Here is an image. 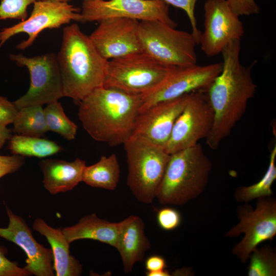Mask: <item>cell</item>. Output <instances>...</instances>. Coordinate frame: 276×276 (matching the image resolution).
Segmentation results:
<instances>
[{"instance_id":"cell-1","label":"cell","mask_w":276,"mask_h":276,"mask_svg":"<svg viewBox=\"0 0 276 276\" xmlns=\"http://www.w3.org/2000/svg\"><path fill=\"white\" fill-rule=\"evenodd\" d=\"M241 44V40H233L222 50L221 71L206 91L214 118L212 130L205 139L213 150L218 149L231 134L257 90L251 67L240 62Z\"/></svg>"},{"instance_id":"cell-2","label":"cell","mask_w":276,"mask_h":276,"mask_svg":"<svg viewBox=\"0 0 276 276\" xmlns=\"http://www.w3.org/2000/svg\"><path fill=\"white\" fill-rule=\"evenodd\" d=\"M79 103V119L86 132L95 140L114 147L131 135L142 98L102 86Z\"/></svg>"},{"instance_id":"cell-3","label":"cell","mask_w":276,"mask_h":276,"mask_svg":"<svg viewBox=\"0 0 276 276\" xmlns=\"http://www.w3.org/2000/svg\"><path fill=\"white\" fill-rule=\"evenodd\" d=\"M62 39L57 59L64 97L79 102L103 86L108 60L77 24L63 28Z\"/></svg>"},{"instance_id":"cell-4","label":"cell","mask_w":276,"mask_h":276,"mask_svg":"<svg viewBox=\"0 0 276 276\" xmlns=\"http://www.w3.org/2000/svg\"><path fill=\"white\" fill-rule=\"evenodd\" d=\"M212 169L199 143L171 154L156 197L162 204H185L204 192Z\"/></svg>"},{"instance_id":"cell-5","label":"cell","mask_w":276,"mask_h":276,"mask_svg":"<svg viewBox=\"0 0 276 276\" xmlns=\"http://www.w3.org/2000/svg\"><path fill=\"white\" fill-rule=\"evenodd\" d=\"M138 36L142 51L166 67L197 64L198 44L192 33L156 20L139 21Z\"/></svg>"},{"instance_id":"cell-6","label":"cell","mask_w":276,"mask_h":276,"mask_svg":"<svg viewBox=\"0 0 276 276\" xmlns=\"http://www.w3.org/2000/svg\"><path fill=\"white\" fill-rule=\"evenodd\" d=\"M123 145L128 170L127 184L138 201L151 203L170 155L163 147L131 137Z\"/></svg>"},{"instance_id":"cell-7","label":"cell","mask_w":276,"mask_h":276,"mask_svg":"<svg viewBox=\"0 0 276 276\" xmlns=\"http://www.w3.org/2000/svg\"><path fill=\"white\" fill-rule=\"evenodd\" d=\"M255 208L248 203L240 205L237 211L238 223L225 234L235 238L243 234L231 252L241 262L249 260L251 252L261 243L271 240L276 235V200L272 196L257 199Z\"/></svg>"},{"instance_id":"cell-8","label":"cell","mask_w":276,"mask_h":276,"mask_svg":"<svg viewBox=\"0 0 276 276\" xmlns=\"http://www.w3.org/2000/svg\"><path fill=\"white\" fill-rule=\"evenodd\" d=\"M169 68L143 52L111 59L107 61L103 87L141 96L157 86Z\"/></svg>"},{"instance_id":"cell-9","label":"cell","mask_w":276,"mask_h":276,"mask_svg":"<svg viewBox=\"0 0 276 276\" xmlns=\"http://www.w3.org/2000/svg\"><path fill=\"white\" fill-rule=\"evenodd\" d=\"M9 59L19 66L26 67L30 76L28 90L13 102L17 109L48 104L64 97L57 55L50 53L28 57L22 54H11Z\"/></svg>"},{"instance_id":"cell-10","label":"cell","mask_w":276,"mask_h":276,"mask_svg":"<svg viewBox=\"0 0 276 276\" xmlns=\"http://www.w3.org/2000/svg\"><path fill=\"white\" fill-rule=\"evenodd\" d=\"M222 68V62L170 67L157 86L141 95L140 112L162 101L196 91H206Z\"/></svg>"},{"instance_id":"cell-11","label":"cell","mask_w":276,"mask_h":276,"mask_svg":"<svg viewBox=\"0 0 276 276\" xmlns=\"http://www.w3.org/2000/svg\"><path fill=\"white\" fill-rule=\"evenodd\" d=\"M214 111L206 91L191 93L176 119L165 147L171 155L193 147L209 135L214 123Z\"/></svg>"},{"instance_id":"cell-12","label":"cell","mask_w":276,"mask_h":276,"mask_svg":"<svg viewBox=\"0 0 276 276\" xmlns=\"http://www.w3.org/2000/svg\"><path fill=\"white\" fill-rule=\"evenodd\" d=\"M79 9L68 3L36 1L30 16L19 23L0 31V48L11 37L25 33L27 39L18 43L16 48L25 50L31 46L38 34L46 29L59 28L71 21H80Z\"/></svg>"},{"instance_id":"cell-13","label":"cell","mask_w":276,"mask_h":276,"mask_svg":"<svg viewBox=\"0 0 276 276\" xmlns=\"http://www.w3.org/2000/svg\"><path fill=\"white\" fill-rule=\"evenodd\" d=\"M81 22L100 21L110 17L137 20H156L176 28L170 17L169 5L163 0H95L83 1Z\"/></svg>"},{"instance_id":"cell-14","label":"cell","mask_w":276,"mask_h":276,"mask_svg":"<svg viewBox=\"0 0 276 276\" xmlns=\"http://www.w3.org/2000/svg\"><path fill=\"white\" fill-rule=\"evenodd\" d=\"M203 8L204 29L198 44L207 57H214L230 42L241 39L244 26L226 0H206Z\"/></svg>"},{"instance_id":"cell-15","label":"cell","mask_w":276,"mask_h":276,"mask_svg":"<svg viewBox=\"0 0 276 276\" xmlns=\"http://www.w3.org/2000/svg\"><path fill=\"white\" fill-rule=\"evenodd\" d=\"M99 22L89 37L103 58L108 60L142 52L138 36L139 20L110 17Z\"/></svg>"},{"instance_id":"cell-16","label":"cell","mask_w":276,"mask_h":276,"mask_svg":"<svg viewBox=\"0 0 276 276\" xmlns=\"http://www.w3.org/2000/svg\"><path fill=\"white\" fill-rule=\"evenodd\" d=\"M190 94L157 103L140 112L130 137L165 148Z\"/></svg>"},{"instance_id":"cell-17","label":"cell","mask_w":276,"mask_h":276,"mask_svg":"<svg viewBox=\"0 0 276 276\" xmlns=\"http://www.w3.org/2000/svg\"><path fill=\"white\" fill-rule=\"evenodd\" d=\"M5 206L9 223L7 227H0V237L15 243L25 251L27 258L24 268L30 275H55L52 249L37 242L25 220Z\"/></svg>"},{"instance_id":"cell-18","label":"cell","mask_w":276,"mask_h":276,"mask_svg":"<svg viewBox=\"0 0 276 276\" xmlns=\"http://www.w3.org/2000/svg\"><path fill=\"white\" fill-rule=\"evenodd\" d=\"M151 243L145 233V224L137 216L131 215L119 222L116 249L120 253L124 272L130 273L135 264L143 260Z\"/></svg>"},{"instance_id":"cell-19","label":"cell","mask_w":276,"mask_h":276,"mask_svg":"<svg viewBox=\"0 0 276 276\" xmlns=\"http://www.w3.org/2000/svg\"><path fill=\"white\" fill-rule=\"evenodd\" d=\"M45 189L52 195L73 190L82 181L85 161L77 158L73 162L45 159L39 163Z\"/></svg>"},{"instance_id":"cell-20","label":"cell","mask_w":276,"mask_h":276,"mask_svg":"<svg viewBox=\"0 0 276 276\" xmlns=\"http://www.w3.org/2000/svg\"><path fill=\"white\" fill-rule=\"evenodd\" d=\"M33 229L45 237L53 255V267L56 276H79L83 268L80 262L71 255L70 243L60 228L50 226L41 218L34 221Z\"/></svg>"},{"instance_id":"cell-21","label":"cell","mask_w":276,"mask_h":276,"mask_svg":"<svg viewBox=\"0 0 276 276\" xmlns=\"http://www.w3.org/2000/svg\"><path fill=\"white\" fill-rule=\"evenodd\" d=\"M62 230L70 243L80 239H92L116 248L119 222L100 218L96 213H93L83 216L76 224Z\"/></svg>"},{"instance_id":"cell-22","label":"cell","mask_w":276,"mask_h":276,"mask_svg":"<svg viewBox=\"0 0 276 276\" xmlns=\"http://www.w3.org/2000/svg\"><path fill=\"white\" fill-rule=\"evenodd\" d=\"M120 165L115 154L102 156L96 163L84 168L82 181L96 188L114 190L119 181Z\"/></svg>"},{"instance_id":"cell-23","label":"cell","mask_w":276,"mask_h":276,"mask_svg":"<svg viewBox=\"0 0 276 276\" xmlns=\"http://www.w3.org/2000/svg\"><path fill=\"white\" fill-rule=\"evenodd\" d=\"M9 141V148L11 153L23 156L45 157L62 150L55 142L40 137L16 134L12 135Z\"/></svg>"},{"instance_id":"cell-24","label":"cell","mask_w":276,"mask_h":276,"mask_svg":"<svg viewBox=\"0 0 276 276\" xmlns=\"http://www.w3.org/2000/svg\"><path fill=\"white\" fill-rule=\"evenodd\" d=\"M13 131L25 136L40 137L49 131L41 105H31L18 109L13 121Z\"/></svg>"},{"instance_id":"cell-25","label":"cell","mask_w":276,"mask_h":276,"mask_svg":"<svg viewBox=\"0 0 276 276\" xmlns=\"http://www.w3.org/2000/svg\"><path fill=\"white\" fill-rule=\"evenodd\" d=\"M275 158V145L270 152L269 165L263 177L253 185L237 188L234 194L236 201L248 203L253 200L273 195L271 187L276 179Z\"/></svg>"},{"instance_id":"cell-26","label":"cell","mask_w":276,"mask_h":276,"mask_svg":"<svg viewBox=\"0 0 276 276\" xmlns=\"http://www.w3.org/2000/svg\"><path fill=\"white\" fill-rule=\"evenodd\" d=\"M43 112L49 131L55 132L67 140L75 139L78 127L66 116L58 101L48 104Z\"/></svg>"},{"instance_id":"cell-27","label":"cell","mask_w":276,"mask_h":276,"mask_svg":"<svg viewBox=\"0 0 276 276\" xmlns=\"http://www.w3.org/2000/svg\"><path fill=\"white\" fill-rule=\"evenodd\" d=\"M248 276H275L276 253L268 245L257 247L249 256Z\"/></svg>"},{"instance_id":"cell-28","label":"cell","mask_w":276,"mask_h":276,"mask_svg":"<svg viewBox=\"0 0 276 276\" xmlns=\"http://www.w3.org/2000/svg\"><path fill=\"white\" fill-rule=\"evenodd\" d=\"M36 0H2L0 4V19L27 18V8Z\"/></svg>"},{"instance_id":"cell-29","label":"cell","mask_w":276,"mask_h":276,"mask_svg":"<svg viewBox=\"0 0 276 276\" xmlns=\"http://www.w3.org/2000/svg\"><path fill=\"white\" fill-rule=\"evenodd\" d=\"M168 5L180 8L186 13L191 26L192 33L198 44L200 31L197 27L196 18L195 15V7L198 0H163Z\"/></svg>"},{"instance_id":"cell-30","label":"cell","mask_w":276,"mask_h":276,"mask_svg":"<svg viewBox=\"0 0 276 276\" xmlns=\"http://www.w3.org/2000/svg\"><path fill=\"white\" fill-rule=\"evenodd\" d=\"M156 219L159 226L166 231L176 229L180 224L181 217L179 212L172 208H162L157 211Z\"/></svg>"},{"instance_id":"cell-31","label":"cell","mask_w":276,"mask_h":276,"mask_svg":"<svg viewBox=\"0 0 276 276\" xmlns=\"http://www.w3.org/2000/svg\"><path fill=\"white\" fill-rule=\"evenodd\" d=\"M25 162L23 156L15 154L0 155V178L17 171L23 166Z\"/></svg>"},{"instance_id":"cell-32","label":"cell","mask_w":276,"mask_h":276,"mask_svg":"<svg viewBox=\"0 0 276 276\" xmlns=\"http://www.w3.org/2000/svg\"><path fill=\"white\" fill-rule=\"evenodd\" d=\"M233 11L238 15L249 16L258 14L260 9L255 0H226Z\"/></svg>"},{"instance_id":"cell-33","label":"cell","mask_w":276,"mask_h":276,"mask_svg":"<svg viewBox=\"0 0 276 276\" xmlns=\"http://www.w3.org/2000/svg\"><path fill=\"white\" fill-rule=\"evenodd\" d=\"M29 273L24 267H20L10 261L0 248V276H28Z\"/></svg>"},{"instance_id":"cell-34","label":"cell","mask_w":276,"mask_h":276,"mask_svg":"<svg viewBox=\"0 0 276 276\" xmlns=\"http://www.w3.org/2000/svg\"><path fill=\"white\" fill-rule=\"evenodd\" d=\"M17 112L13 102L0 95V124L7 126L13 123Z\"/></svg>"},{"instance_id":"cell-35","label":"cell","mask_w":276,"mask_h":276,"mask_svg":"<svg viewBox=\"0 0 276 276\" xmlns=\"http://www.w3.org/2000/svg\"><path fill=\"white\" fill-rule=\"evenodd\" d=\"M145 268L147 271H155L165 269L167 264L165 259L158 255H153L149 257L145 263Z\"/></svg>"},{"instance_id":"cell-36","label":"cell","mask_w":276,"mask_h":276,"mask_svg":"<svg viewBox=\"0 0 276 276\" xmlns=\"http://www.w3.org/2000/svg\"><path fill=\"white\" fill-rule=\"evenodd\" d=\"M11 136V130L7 126L0 124V149Z\"/></svg>"},{"instance_id":"cell-37","label":"cell","mask_w":276,"mask_h":276,"mask_svg":"<svg viewBox=\"0 0 276 276\" xmlns=\"http://www.w3.org/2000/svg\"><path fill=\"white\" fill-rule=\"evenodd\" d=\"M147 276H169L171 275L170 273L164 269L163 270L155 271H147L146 273Z\"/></svg>"},{"instance_id":"cell-38","label":"cell","mask_w":276,"mask_h":276,"mask_svg":"<svg viewBox=\"0 0 276 276\" xmlns=\"http://www.w3.org/2000/svg\"><path fill=\"white\" fill-rule=\"evenodd\" d=\"M51 1L61 3H68L71 0H36V1Z\"/></svg>"},{"instance_id":"cell-39","label":"cell","mask_w":276,"mask_h":276,"mask_svg":"<svg viewBox=\"0 0 276 276\" xmlns=\"http://www.w3.org/2000/svg\"><path fill=\"white\" fill-rule=\"evenodd\" d=\"M84 1H95V0H84Z\"/></svg>"}]
</instances>
